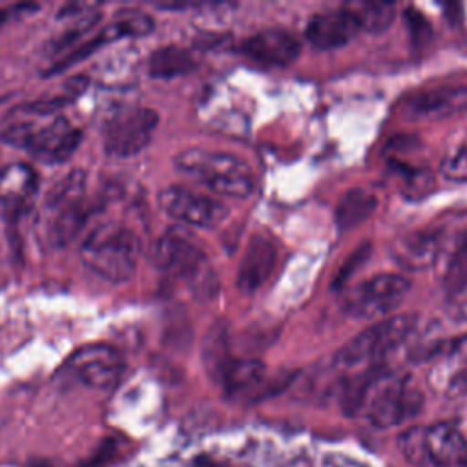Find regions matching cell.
Masks as SVG:
<instances>
[{"mask_svg":"<svg viewBox=\"0 0 467 467\" xmlns=\"http://www.w3.org/2000/svg\"><path fill=\"white\" fill-rule=\"evenodd\" d=\"M140 244L137 235L122 224L109 223L89 234L82 243L80 257L82 263L100 279L124 283L137 268Z\"/></svg>","mask_w":467,"mask_h":467,"instance_id":"277c9868","label":"cell"},{"mask_svg":"<svg viewBox=\"0 0 467 467\" xmlns=\"http://www.w3.org/2000/svg\"><path fill=\"white\" fill-rule=\"evenodd\" d=\"M55 99L11 109L0 120V140L29 151L46 162L67 161L82 140V131L58 113Z\"/></svg>","mask_w":467,"mask_h":467,"instance_id":"6da1fadb","label":"cell"},{"mask_svg":"<svg viewBox=\"0 0 467 467\" xmlns=\"http://www.w3.org/2000/svg\"><path fill=\"white\" fill-rule=\"evenodd\" d=\"M398 443H400V451L410 463L418 467L429 465L427 449H425V425L409 427L400 434Z\"/></svg>","mask_w":467,"mask_h":467,"instance_id":"cb8c5ba5","label":"cell"},{"mask_svg":"<svg viewBox=\"0 0 467 467\" xmlns=\"http://www.w3.org/2000/svg\"><path fill=\"white\" fill-rule=\"evenodd\" d=\"M195 67L193 55L179 46H164L148 58V73L153 78H173L190 73Z\"/></svg>","mask_w":467,"mask_h":467,"instance_id":"ffe728a7","label":"cell"},{"mask_svg":"<svg viewBox=\"0 0 467 467\" xmlns=\"http://www.w3.org/2000/svg\"><path fill=\"white\" fill-rule=\"evenodd\" d=\"M197 467H230V465L219 463V462H213V460H204V458H201V460L197 462Z\"/></svg>","mask_w":467,"mask_h":467,"instance_id":"4316f807","label":"cell"},{"mask_svg":"<svg viewBox=\"0 0 467 467\" xmlns=\"http://www.w3.org/2000/svg\"><path fill=\"white\" fill-rule=\"evenodd\" d=\"M175 166L217 195L243 199L255 188L248 164L230 153L190 148L175 157Z\"/></svg>","mask_w":467,"mask_h":467,"instance_id":"3957f363","label":"cell"},{"mask_svg":"<svg viewBox=\"0 0 467 467\" xmlns=\"http://www.w3.org/2000/svg\"><path fill=\"white\" fill-rule=\"evenodd\" d=\"M159 206L171 219L197 228L217 226L228 213L219 201L182 186L164 188L159 193Z\"/></svg>","mask_w":467,"mask_h":467,"instance_id":"8fae6325","label":"cell"},{"mask_svg":"<svg viewBox=\"0 0 467 467\" xmlns=\"http://www.w3.org/2000/svg\"><path fill=\"white\" fill-rule=\"evenodd\" d=\"M361 31L359 20L350 9L317 13L306 26V38L319 49H334L350 42Z\"/></svg>","mask_w":467,"mask_h":467,"instance_id":"5bb4252c","label":"cell"},{"mask_svg":"<svg viewBox=\"0 0 467 467\" xmlns=\"http://www.w3.org/2000/svg\"><path fill=\"white\" fill-rule=\"evenodd\" d=\"M277 250L270 237L257 234L250 239L237 272V286L243 292L257 290L272 274Z\"/></svg>","mask_w":467,"mask_h":467,"instance_id":"2e32d148","label":"cell"},{"mask_svg":"<svg viewBox=\"0 0 467 467\" xmlns=\"http://www.w3.org/2000/svg\"><path fill=\"white\" fill-rule=\"evenodd\" d=\"M449 314L454 319L467 321V279L454 286V292L449 301Z\"/></svg>","mask_w":467,"mask_h":467,"instance_id":"484cf974","label":"cell"},{"mask_svg":"<svg viewBox=\"0 0 467 467\" xmlns=\"http://www.w3.org/2000/svg\"><path fill=\"white\" fill-rule=\"evenodd\" d=\"M359 20L361 29L381 31L394 18V7L390 4H356L348 7Z\"/></svg>","mask_w":467,"mask_h":467,"instance_id":"603a6c76","label":"cell"},{"mask_svg":"<svg viewBox=\"0 0 467 467\" xmlns=\"http://www.w3.org/2000/svg\"><path fill=\"white\" fill-rule=\"evenodd\" d=\"M410 290V281L398 274H378L358 286H354L345 301L343 308L354 317L376 319L390 314Z\"/></svg>","mask_w":467,"mask_h":467,"instance_id":"52a82bcc","label":"cell"},{"mask_svg":"<svg viewBox=\"0 0 467 467\" xmlns=\"http://www.w3.org/2000/svg\"><path fill=\"white\" fill-rule=\"evenodd\" d=\"M86 190V173L82 170H71L58 182L51 186L46 197L47 212H58L62 208L78 204L84 201Z\"/></svg>","mask_w":467,"mask_h":467,"instance_id":"7402d4cb","label":"cell"},{"mask_svg":"<svg viewBox=\"0 0 467 467\" xmlns=\"http://www.w3.org/2000/svg\"><path fill=\"white\" fill-rule=\"evenodd\" d=\"M416 317L412 314L392 316L354 336L343 345L336 356V363L343 368H356L374 365L394 348H398L412 334Z\"/></svg>","mask_w":467,"mask_h":467,"instance_id":"5b68a950","label":"cell"},{"mask_svg":"<svg viewBox=\"0 0 467 467\" xmlns=\"http://www.w3.org/2000/svg\"><path fill=\"white\" fill-rule=\"evenodd\" d=\"M159 124V115L150 108H128L117 111L104 126V151L124 159L148 146Z\"/></svg>","mask_w":467,"mask_h":467,"instance_id":"ba28073f","label":"cell"},{"mask_svg":"<svg viewBox=\"0 0 467 467\" xmlns=\"http://www.w3.org/2000/svg\"><path fill=\"white\" fill-rule=\"evenodd\" d=\"M394 257L407 268H425L434 263L440 252V237L434 232H416L401 237L394 248Z\"/></svg>","mask_w":467,"mask_h":467,"instance_id":"ac0fdd59","label":"cell"},{"mask_svg":"<svg viewBox=\"0 0 467 467\" xmlns=\"http://www.w3.org/2000/svg\"><path fill=\"white\" fill-rule=\"evenodd\" d=\"M376 206H378V199L374 193L361 190V188L348 190L341 197V201L336 208L337 226L341 230H350V228L365 223L376 212Z\"/></svg>","mask_w":467,"mask_h":467,"instance_id":"44dd1931","label":"cell"},{"mask_svg":"<svg viewBox=\"0 0 467 467\" xmlns=\"http://www.w3.org/2000/svg\"><path fill=\"white\" fill-rule=\"evenodd\" d=\"M151 257L161 270L195 288H204L210 281V268L202 250L184 232L168 230L162 234L151 248Z\"/></svg>","mask_w":467,"mask_h":467,"instance_id":"8992f818","label":"cell"},{"mask_svg":"<svg viewBox=\"0 0 467 467\" xmlns=\"http://www.w3.org/2000/svg\"><path fill=\"white\" fill-rule=\"evenodd\" d=\"M425 449L429 465L452 467L467 462V440L449 421L425 425Z\"/></svg>","mask_w":467,"mask_h":467,"instance_id":"9a60e30c","label":"cell"},{"mask_svg":"<svg viewBox=\"0 0 467 467\" xmlns=\"http://www.w3.org/2000/svg\"><path fill=\"white\" fill-rule=\"evenodd\" d=\"M463 150H465V155H467V146H465V148H463Z\"/></svg>","mask_w":467,"mask_h":467,"instance_id":"83f0119b","label":"cell"},{"mask_svg":"<svg viewBox=\"0 0 467 467\" xmlns=\"http://www.w3.org/2000/svg\"><path fill=\"white\" fill-rule=\"evenodd\" d=\"M36 171L26 162L5 164L0 170V204L16 210L35 195Z\"/></svg>","mask_w":467,"mask_h":467,"instance_id":"e0dca14e","label":"cell"},{"mask_svg":"<svg viewBox=\"0 0 467 467\" xmlns=\"http://www.w3.org/2000/svg\"><path fill=\"white\" fill-rule=\"evenodd\" d=\"M213 365L228 392L246 390L265 376V365L257 359H217Z\"/></svg>","mask_w":467,"mask_h":467,"instance_id":"d6986e66","label":"cell"},{"mask_svg":"<svg viewBox=\"0 0 467 467\" xmlns=\"http://www.w3.org/2000/svg\"><path fill=\"white\" fill-rule=\"evenodd\" d=\"M467 109V86L434 88L412 95L403 104V115L416 120L445 119Z\"/></svg>","mask_w":467,"mask_h":467,"instance_id":"7c38bea8","label":"cell"},{"mask_svg":"<svg viewBox=\"0 0 467 467\" xmlns=\"http://www.w3.org/2000/svg\"><path fill=\"white\" fill-rule=\"evenodd\" d=\"M350 405L363 409L374 427L389 429L414 418L423 407V396L409 378L387 372L372 374L370 379L356 387Z\"/></svg>","mask_w":467,"mask_h":467,"instance_id":"7a4b0ae2","label":"cell"},{"mask_svg":"<svg viewBox=\"0 0 467 467\" xmlns=\"http://www.w3.org/2000/svg\"><path fill=\"white\" fill-rule=\"evenodd\" d=\"M443 274L452 286H458L462 281L467 279V230L462 232L451 254L447 255Z\"/></svg>","mask_w":467,"mask_h":467,"instance_id":"d4e9b609","label":"cell"},{"mask_svg":"<svg viewBox=\"0 0 467 467\" xmlns=\"http://www.w3.org/2000/svg\"><path fill=\"white\" fill-rule=\"evenodd\" d=\"M67 370L73 379L93 390L113 389L124 370L120 354L106 345L93 343L78 348L67 361Z\"/></svg>","mask_w":467,"mask_h":467,"instance_id":"9c48e42d","label":"cell"},{"mask_svg":"<svg viewBox=\"0 0 467 467\" xmlns=\"http://www.w3.org/2000/svg\"><path fill=\"white\" fill-rule=\"evenodd\" d=\"M153 29V20L150 15L137 11V9H128L120 11L109 24H106L102 29H99L95 35L89 38L82 40L77 47H73L69 53L62 55L49 69L47 75L58 73L62 69H67L69 66L88 58L91 53H95L99 47H102L108 42L126 38V36H144L151 33Z\"/></svg>","mask_w":467,"mask_h":467,"instance_id":"30bf717a","label":"cell"},{"mask_svg":"<svg viewBox=\"0 0 467 467\" xmlns=\"http://www.w3.org/2000/svg\"><path fill=\"white\" fill-rule=\"evenodd\" d=\"M299 51L301 46L297 38L283 29L259 31L241 44V53L244 57L268 67H279L294 62Z\"/></svg>","mask_w":467,"mask_h":467,"instance_id":"4fadbf2b","label":"cell"}]
</instances>
